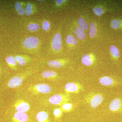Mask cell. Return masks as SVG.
<instances>
[{"mask_svg": "<svg viewBox=\"0 0 122 122\" xmlns=\"http://www.w3.org/2000/svg\"><path fill=\"white\" fill-rule=\"evenodd\" d=\"M103 99L102 95L100 93L94 92L88 94L85 97L86 102L93 108H96L101 105Z\"/></svg>", "mask_w": 122, "mask_h": 122, "instance_id": "1", "label": "cell"}, {"mask_svg": "<svg viewBox=\"0 0 122 122\" xmlns=\"http://www.w3.org/2000/svg\"><path fill=\"white\" fill-rule=\"evenodd\" d=\"M70 99V97L69 94H57L51 97L49 102L52 105H62L67 103Z\"/></svg>", "mask_w": 122, "mask_h": 122, "instance_id": "2", "label": "cell"}, {"mask_svg": "<svg viewBox=\"0 0 122 122\" xmlns=\"http://www.w3.org/2000/svg\"><path fill=\"white\" fill-rule=\"evenodd\" d=\"M83 86L77 82H69L65 86V90L67 94H78L83 90Z\"/></svg>", "mask_w": 122, "mask_h": 122, "instance_id": "3", "label": "cell"}, {"mask_svg": "<svg viewBox=\"0 0 122 122\" xmlns=\"http://www.w3.org/2000/svg\"><path fill=\"white\" fill-rule=\"evenodd\" d=\"M32 92L48 94L51 91V88L49 85L45 83H41L35 85L30 89Z\"/></svg>", "mask_w": 122, "mask_h": 122, "instance_id": "4", "label": "cell"}, {"mask_svg": "<svg viewBox=\"0 0 122 122\" xmlns=\"http://www.w3.org/2000/svg\"><path fill=\"white\" fill-rule=\"evenodd\" d=\"M39 39L34 36L29 37L25 39L24 42V46L28 49H34L39 44Z\"/></svg>", "mask_w": 122, "mask_h": 122, "instance_id": "5", "label": "cell"}, {"mask_svg": "<svg viewBox=\"0 0 122 122\" xmlns=\"http://www.w3.org/2000/svg\"><path fill=\"white\" fill-rule=\"evenodd\" d=\"M15 109L17 112L25 113L30 109V106L28 103L22 100H18L15 104Z\"/></svg>", "mask_w": 122, "mask_h": 122, "instance_id": "6", "label": "cell"}, {"mask_svg": "<svg viewBox=\"0 0 122 122\" xmlns=\"http://www.w3.org/2000/svg\"><path fill=\"white\" fill-rule=\"evenodd\" d=\"M24 79L21 76H14L9 81L8 84V86L11 88L18 87L22 84Z\"/></svg>", "mask_w": 122, "mask_h": 122, "instance_id": "7", "label": "cell"}, {"mask_svg": "<svg viewBox=\"0 0 122 122\" xmlns=\"http://www.w3.org/2000/svg\"><path fill=\"white\" fill-rule=\"evenodd\" d=\"M52 46L55 51H58L61 48V38L59 33H57L55 35L52 42Z\"/></svg>", "mask_w": 122, "mask_h": 122, "instance_id": "8", "label": "cell"}, {"mask_svg": "<svg viewBox=\"0 0 122 122\" xmlns=\"http://www.w3.org/2000/svg\"><path fill=\"white\" fill-rule=\"evenodd\" d=\"M12 120L13 122H27L28 116L25 113L16 112L14 114Z\"/></svg>", "mask_w": 122, "mask_h": 122, "instance_id": "9", "label": "cell"}, {"mask_svg": "<svg viewBox=\"0 0 122 122\" xmlns=\"http://www.w3.org/2000/svg\"><path fill=\"white\" fill-rule=\"evenodd\" d=\"M122 101L119 98H115L112 101L109 106L111 111L116 112L119 110L122 107Z\"/></svg>", "mask_w": 122, "mask_h": 122, "instance_id": "10", "label": "cell"}, {"mask_svg": "<svg viewBox=\"0 0 122 122\" xmlns=\"http://www.w3.org/2000/svg\"><path fill=\"white\" fill-rule=\"evenodd\" d=\"M95 61L94 58L90 54L84 55L81 59V62L84 65L90 66L92 65Z\"/></svg>", "mask_w": 122, "mask_h": 122, "instance_id": "11", "label": "cell"}, {"mask_svg": "<svg viewBox=\"0 0 122 122\" xmlns=\"http://www.w3.org/2000/svg\"><path fill=\"white\" fill-rule=\"evenodd\" d=\"M99 82L102 86H112L114 83L113 79L109 76H103L99 79Z\"/></svg>", "mask_w": 122, "mask_h": 122, "instance_id": "12", "label": "cell"}, {"mask_svg": "<svg viewBox=\"0 0 122 122\" xmlns=\"http://www.w3.org/2000/svg\"><path fill=\"white\" fill-rule=\"evenodd\" d=\"M66 62L65 61L59 60H52L48 62V65L52 68H59L63 66Z\"/></svg>", "mask_w": 122, "mask_h": 122, "instance_id": "13", "label": "cell"}, {"mask_svg": "<svg viewBox=\"0 0 122 122\" xmlns=\"http://www.w3.org/2000/svg\"><path fill=\"white\" fill-rule=\"evenodd\" d=\"M36 118L38 122H50L48 113L45 111H41L38 113Z\"/></svg>", "mask_w": 122, "mask_h": 122, "instance_id": "14", "label": "cell"}, {"mask_svg": "<svg viewBox=\"0 0 122 122\" xmlns=\"http://www.w3.org/2000/svg\"><path fill=\"white\" fill-rule=\"evenodd\" d=\"M75 34L76 37L80 40H84L86 38V34L85 30L79 26L77 27L75 29Z\"/></svg>", "mask_w": 122, "mask_h": 122, "instance_id": "15", "label": "cell"}, {"mask_svg": "<svg viewBox=\"0 0 122 122\" xmlns=\"http://www.w3.org/2000/svg\"><path fill=\"white\" fill-rule=\"evenodd\" d=\"M97 27L95 24L92 22L90 25V30L89 35L91 38H93L95 37L97 34Z\"/></svg>", "mask_w": 122, "mask_h": 122, "instance_id": "16", "label": "cell"}, {"mask_svg": "<svg viewBox=\"0 0 122 122\" xmlns=\"http://www.w3.org/2000/svg\"><path fill=\"white\" fill-rule=\"evenodd\" d=\"M42 76L45 78H54L57 76V74L53 71L48 70L43 72Z\"/></svg>", "mask_w": 122, "mask_h": 122, "instance_id": "17", "label": "cell"}, {"mask_svg": "<svg viewBox=\"0 0 122 122\" xmlns=\"http://www.w3.org/2000/svg\"><path fill=\"white\" fill-rule=\"evenodd\" d=\"M66 42L70 45H76L77 43V41L73 36L72 35H68L66 38Z\"/></svg>", "mask_w": 122, "mask_h": 122, "instance_id": "18", "label": "cell"}, {"mask_svg": "<svg viewBox=\"0 0 122 122\" xmlns=\"http://www.w3.org/2000/svg\"><path fill=\"white\" fill-rule=\"evenodd\" d=\"M110 51L111 54L115 58H118L120 53L118 48L115 46L112 45L110 48Z\"/></svg>", "mask_w": 122, "mask_h": 122, "instance_id": "19", "label": "cell"}, {"mask_svg": "<svg viewBox=\"0 0 122 122\" xmlns=\"http://www.w3.org/2000/svg\"><path fill=\"white\" fill-rule=\"evenodd\" d=\"M122 25V21L118 19L112 20L111 22V26L113 29H118L120 28Z\"/></svg>", "mask_w": 122, "mask_h": 122, "instance_id": "20", "label": "cell"}, {"mask_svg": "<svg viewBox=\"0 0 122 122\" xmlns=\"http://www.w3.org/2000/svg\"><path fill=\"white\" fill-rule=\"evenodd\" d=\"M78 24L79 26L84 30H87L88 29V25L87 22L85 21V20L82 17L79 18Z\"/></svg>", "mask_w": 122, "mask_h": 122, "instance_id": "21", "label": "cell"}, {"mask_svg": "<svg viewBox=\"0 0 122 122\" xmlns=\"http://www.w3.org/2000/svg\"><path fill=\"white\" fill-rule=\"evenodd\" d=\"M74 105L72 103H66L62 105V110L66 112H69L73 109Z\"/></svg>", "mask_w": 122, "mask_h": 122, "instance_id": "22", "label": "cell"}, {"mask_svg": "<svg viewBox=\"0 0 122 122\" xmlns=\"http://www.w3.org/2000/svg\"><path fill=\"white\" fill-rule=\"evenodd\" d=\"M15 8L19 14L23 15L24 14V10L22 7V5L20 2L18 1L15 4Z\"/></svg>", "mask_w": 122, "mask_h": 122, "instance_id": "23", "label": "cell"}, {"mask_svg": "<svg viewBox=\"0 0 122 122\" xmlns=\"http://www.w3.org/2000/svg\"><path fill=\"white\" fill-rule=\"evenodd\" d=\"M28 29L31 32H34L38 30L40 28V26L38 24L36 23H31L29 25Z\"/></svg>", "mask_w": 122, "mask_h": 122, "instance_id": "24", "label": "cell"}, {"mask_svg": "<svg viewBox=\"0 0 122 122\" xmlns=\"http://www.w3.org/2000/svg\"><path fill=\"white\" fill-rule=\"evenodd\" d=\"M94 13L97 16H101L105 13V11L103 9L99 7H95L93 9Z\"/></svg>", "mask_w": 122, "mask_h": 122, "instance_id": "25", "label": "cell"}, {"mask_svg": "<svg viewBox=\"0 0 122 122\" xmlns=\"http://www.w3.org/2000/svg\"><path fill=\"white\" fill-rule=\"evenodd\" d=\"M53 114L55 119H59L62 115V110L60 109H55L54 110Z\"/></svg>", "mask_w": 122, "mask_h": 122, "instance_id": "26", "label": "cell"}, {"mask_svg": "<svg viewBox=\"0 0 122 122\" xmlns=\"http://www.w3.org/2000/svg\"><path fill=\"white\" fill-rule=\"evenodd\" d=\"M15 58L16 61L18 62V64L20 66H24L26 63V60L21 56H16Z\"/></svg>", "mask_w": 122, "mask_h": 122, "instance_id": "27", "label": "cell"}, {"mask_svg": "<svg viewBox=\"0 0 122 122\" xmlns=\"http://www.w3.org/2000/svg\"><path fill=\"white\" fill-rule=\"evenodd\" d=\"M25 13L26 15L29 16L33 13L32 6L30 3H28L25 10Z\"/></svg>", "mask_w": 122, "mask_h": 122, "instance_id": "28", "label": "cell"}, {"mask_svg": "<svg viewBox=\"0 0 122 122\" xmlns=\"http://www.w3.org/2000/svg\"><path fill=\"white\" fill-rule=\"evenodd\" d=\"M6 60L7 63L9 65L13 66H15L16 65L15 58L12 56H9L7 57Z\"/></svg>", "mask_w": 122, "mask_h": 122, "instance_id": "29", "label": "cell"}, {"mask_svg": "<svg viewBox=\"0 0 122 122\" xmlns=\"http://www.w3.org/2000/svg\"><path fill=\"white\" fill-rule=\"evenodd\" d=\"M50 25L49 22L47 21H45L43 22L42 28L45 31H48L50 28Z\"/></svg>", "mask_w": 122, "mask_h": 122, "instance_id": "30", "label": "cell"}, {"mask_svg": "<svg viewBox=\"0 0 122 122\" xmlns=\"http://www.w3.org/2000/svg\"><path fill=\"white\" fill-rule=\"evenodd\" d=\"M64 1V0H56V3L58 5H61L63 3V1Z\"/></svg>", "mask_w": 122, "mask_h": 122, "instance_id": "31", "label": "cell"}, {"mask_svg": "<svg viewBox=\"0 0 122 122\" xmlns=\"http://www.w3.org/2000/svg\"><path fill=\"white\" fill-rule=\"evenodd\" d=\"M40 1H43V0H39Z\"/></svg>", "mask_w": 122, "mask_h": 122, "instance_id": "32", "label": "cell"}]
</instances>
